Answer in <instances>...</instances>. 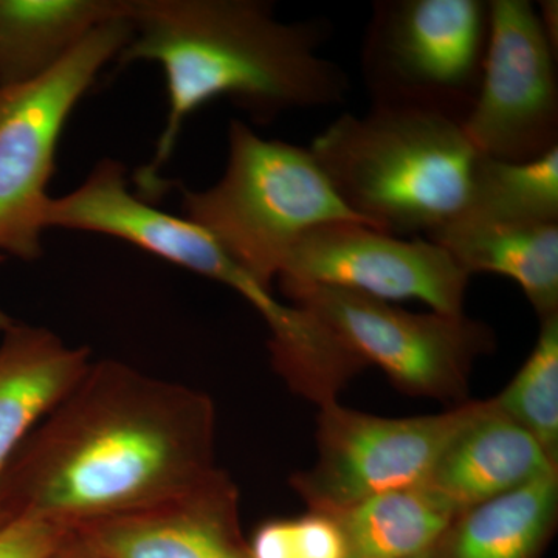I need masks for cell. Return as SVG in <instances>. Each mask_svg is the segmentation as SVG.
I'll return each mask as SVG.
<instances>
[{"label": "cell", "instance_id": "4", "mask_svg": "<svg viewBox=\"0 0 558 558\" xmlns=\"http://www.w3.org/2000/svg\"><path fill=\"white\" fill-rule=\"evenodd\" d=\"M182 211L269 289L307 231L332 222L371 227L340 199L311 149L263 138L240 120L229 126L222 178L211 189L182 190Z\"/></svg>", "mask_w": 558, "mask_h": 558}, {"label": "cell", "instance_id": "19", "mask_svg": "<svg viewBox=\"0 0 558 558\" xmlns=\"http://www.w3.org/2000/svg\"><path fill=\"white\" fill-rule=\"evenodd\" d=\"M457 219L558 223V146L538 159L521 163L480 154L470 180L468 204Z\"/></svg>", "mask_w": 558, "mask_h": 558}, {"label": "cell", "instance_id": "18", "mask_svg": "<svg viewBox=\"0 0 558 558\" xmlns=\"http://www.w3.org/2000/svg\"><path fill=\"white\" fill-rule=\"evenodd\" d=\"M332 515L343 531L349 558H414L435 548L458 512L424 481Z\"/></svg>", "mask_w": 558, "mask_h": 558}, {"label": "cell", "instance_id": "16", "mask_svg": "<svg viewBox=\"0 0 558 558\" xmlns=\"http://www.w3.org/2000/svg\"><path fill=\"white\" fill-rule=\"evenodd\" d=\"M130 14V0H0V87L60 65L95 28Z\"/></svg>", "mask_w": 558, "mask_h": 558}, {"label": "cell", "instance_id": "1", "mask_svg": "<svg viewBox=\"0 0 558 558\" xmlns=\"http://www.w3.org/2000/svg\"><path fill=\"white\" fill-rule=\"evenodd\" d=\"M216 407L207 392L92 362L32 429L0 478V527L75 529L135 512L211 478Z\"/></svg>", "mask_w": 558, "mask_h": 558}, {"label": "cell", "instance_id": "15", "mask_svg": "<svg viewBox=\"0 0 558 558\" xmlns=\"http://www.w3.org/2000/svg\"><path fill=\"white\" fill-rule=\"evenodd\" d=\"M425 240L462 270L495 274L520 286L542 319L558 315V223H490L454 219Z\"/></svg>", "mask_w": 558, "mask_h": 558}, {"label": "cell", "instance_id": "12", "mask_svg": "<svg viewBox=\"0 0 558 558\" xmlns=\"http://www.w3.org/2000/svg\"><path fill=\"white\" fill-rule=\"evenodd\" d=\"M240 490L226 470L149 508L70 529L106 558H250Z\"/></svg>", "mask_w": 558, "mask_h": 558}, {"label": "cell", "instance_id": "8", "mask_svg": "<svg viewBox=\"0 0 558 558\" xmlns=\"http://www.w3.org/2000/svg\"><path fill=\"white\" fill-rule=\"evenodd\" d=\"M468 400L446 413L381 417L319 407L317 461L290 478L307 509L339 513L363 499L427 481L454 435L478 410Z\"/></svg>", "mask_w": 558, "mask_h": 558}, {"label": "cell", "instance_id": "11", "mask_svg": "<svg viewBox=\"0 0 558 558\" xmlns=\"http://www.w3.org/2000/svg\"><path fill=\"white\" fill-rule=\"evenodd\" d=\"M44 227L119 238L233 290L245 277V271L196 223L161 211L131 193L126 170L112 159L101 160L68 196L50 197Z\"/></svg>", "mask_w": 558, "mask_h": 558}, {"label": "cell", "instance_id": "9", "mask_svg": "<svg viewBox=\"0 0 558 558\" xmlns=\"http://www.w3.org/2000/svg\"><path fill=\"white\" fill-rule=\"evenodd\" d=\"M461 126L476 153L495 160L521 163L557 148V50L529 0L488 2L483 78Z\"/></svg>", "mask_w": 558, "mask_h": 558}, {"label": "cell", "instance_id": "14", "mask_svg": "<svg viewBox=\"0 0 558 558\" xmlns=\"http://www.w3.org/2000/svg\"><path fill=\"white\" fill-rule=\"evenodd\" d=\"M92 363L46 328L14 322L0 343V478L32 429L75 387Z\"/></svg>", "mask_w": 558, "mask_h": 558}, {"label": "cell", "instance_id": "20", "mask_svg": "<svg viewBox=\"0 0 558 558\" xmlns=\"http://www.w3.org/2000/svg\"><path fill=\"white\" fill-rule=\"evenodd\" d=\"M492 402L527 429L558 468V315L539 322L526 362Z\"/></svg>", "mask_w": 558, "mask_h": 558}, {"label": "cell", "instance_id": "26", "mask_svg": "<svg viewBox=\"0 0 558 558\" xmlns=\"http://www.w3.org/2000/svg\"><path fill=\"white\" fill-rule=\"evenodd\" d=\"M414 558H429V553H428V554H424V556H421V557H414Z\"/></svg>", "mask_w": 558, "mask_h": 558}, {"label": "cell", "instance_id": "10", "mask_svg": "<svg viewBox=\"0 0 558 558\" xmlns=\"http://www.w3.org/2000/svg\"><path fill=\"white\" fill-rule=\"evenodd\" d=\"M279 279L351 290L371 299L417 300L440 314H465L470 275L449 252L355 222L307 231L290 250Z\"/></svg>", "mask_w": 558, "mask_h": 558}, {"label": "cell", "instance_id": "5", "mask_svg": "<svg viewBox=\"0 0 558 558\" xmlns=\"http://www.w3.org/2000/svg\"><path fill=\"white\" fill-rule=\"evenodd\" d=\"M487 40L484 0H377L362 46L371 102L464 123L478 95Z\"/></svg>", "mask_w": 558, "mask_h": 558}, {"label": "cell", "instance_id": "17", "mask_svg": "<svg viewBox=\"0 0 558 558\" xmlns=\"http://www.w3.org/2000/svg\"><path fill=\"white\" fill-rule=\"evenodd\" d=\"M558 526V472L462 510L429 558H542Z\"/></svg>", "mask_w": 558, "mask_h": 558}, {"label": "cell", "instance_id": "2", "mask_svg": "<svg viewBox=\"0 0 558 558\" xmlns=\"http://www.w3.org/2000/svg\"><path fill=\"white\" fill-rule=\"evenodd\" d=\"M130 20L132 38L119 60L157 62L170 105L156 156L135 174L143 199L160 196L157 171L183 123L216 98L263 121L347 101V73L319 53L330 33L326 21L282 22L260 0H130Z\"/></svg>", "mask_w": 558, "mask_h": 558}, {"label": "cell", "instance_id": "7", "mask_svg": "<svg viewBox=\"0 0 558 558\" xmlns=\"http://www.w3.org/2000/svg\"><path fill=\"white\" fill-rule=\"evenodd\" d=\"M132 38L130 14L87 36L47 75L0 87V260L43 255L44 213L70 113Z\"/></svg>", "mask_w": 558, "mask_h": 558}, {"label": "cell", "instance_id": "6", "mask_svg": "<svg viewBox=\"0 0 558 558\" xmlns=\"http://www.w3.org/2000/svg\"><path fill=\"white\" fill-rule=\"evenodd\" d=\"M290 304L318 318L366 365L379 366L403 395L468 402L478 359L497 347L487 323L465 314H416L351 290L279 279Z\"/></svg>", "mask_w": 558, "mask_h": 558}, {"label": "cell", "instance_id": "24", "mask_svg": "<svg viewBox=\"0 0 558 558\" xmlns=\"http://www.w3.org/2000/svg\"><path fill=\"white\" fill-rule=\"evenodd\" d=\"M51 558H106L101 554L95 553L89 546L81 543L72 532L69 531L68 538L60 546V549Z\"/></svg>", "mask_w": 558, "mask_h": 558}, {"label": "cell", "instance_id": "25", "mask_svg": "<svg viewBox=\"0 0 558 558\" xmlns=\"http://www.w3.org/2000/svg\"><path fill=\"white\" fill-rule=\"evenodd\" d=\"M13 323L14 319H11L9 315L5 314V312L0 311V330H2V332H5V330L9 329Z\"/></svg>", "mask_w": 558, "mask_h": 558}, {"label": "cell", "instance_id": "22", "mask_svg": "<svg viewBox=\"0 0 558 558\" xmlns=\"http://www.w3.org/2000/svg\"><path fill=\"white\" fill-rule=\"evenodd\" d=\"M68 535V529L43 521H13L0 527V558H51Z\"/></svg>", "mask_w": 558, "mask_h": 558}, {"label": "cell", "instance_id": "21", "mask_svg": "<svg viewBox=\"0 0 558 558\" xmlns=\"http://www.w3.org/2000/svg\"><path fill=\"white\" fill-rule=\"evenodd\" d=\"M247 548L250 558H349L336 517L310 509L303 515L264 521Z\"/></svg>", "mask_w": 558, "mask_h": 558}, {"label": "cell", "instance_id": "3", "mask_svg": "<svg viewBox=\"0 0 558 558\" xmlns=\"http://www.w3.org/2000/svg\"><path fill=\"white\" fill-rule=\"evenodd\" d=\"M310 149L351 211L400 238H428L461 215L480 156L457 121L373 105L341 113Z\"/></svg>", "mask_w": 558, "mask_h": 558}, {"label": "cell", "instance_id": "13", "mask_svg": "<svg viewBox=\"0 0 558 558\" xmlns=\"http://www.w3.org/2000/svg\"><path fill=\"white\" fill-rule=\"evenodd\" d=\"M550 472L558 468L534 436L487 399L480 400L425 483L459 513Z\"/></svg>", "mask_w": 558, "mask_h": 558}, {"label": "cell", "instance_id": "23", "mask_svg": "<svg viewBox=\"0 0 558 558\" xmlns=\"http://www.w3.org/2000/svg\"><path fill=\"white\" fill-rule=\"evenodd\" d=\"M543 31L548 36L550 46L558 49V2L557 0H542L537 9Z\"/></svg>", "mask_w": 558, "mask_h": 558}]
</instances>
